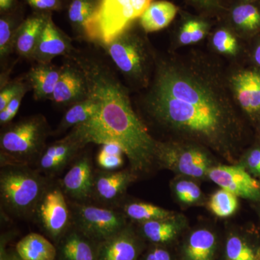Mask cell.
<instances>
[{"label":"cell","mask_w":260,"mask_h":260,"mask_svg":"<svg viewBox=\"0 0 260 260\" xmlns=\"http://www.w3.org/2000/svg\"><path fill=\"white\" fill-rule=\"evenodd\" d=\"M128 30L102 47L124 77L135 81H144L148 57L144 44Z\"/></svg>","instance_id":"obj_6"},{"label":"cell","mask_w":260,"mask_h":260,"mask_svg":"<svg viewBox=\"0 0 260 260\" xmlns=\"http://www.w3.org/2000/svg\"><path fill=\"white\" fill-rule=\"evenodd\" d=\"M88 238L81 232H71L63 239L60 247L62 260H96Z\"/></svg>","instance_id":"obj_24"},{"label":"cell","mask_w":260,"mask_h":260,"mask_svg":"<svg viewBox=\"0 0 260 260\" xmlns=\"http://www.w3.org/2000/svg\"><path fill=\"white\" fill-rule=\"evenodd\" d=\"M253 59L256 65L260 68V43L256 46L255 49H254V53H253Z\"/></svg>","instance_id":"obj_44"},{"label":"cell","mask_w":260,"mask_h":260,"mask_svg":"<svg viewBox=\"0 0 260 260\" xmlns=\"http://www.w3.org/2000/svg\"><path fill=\"white\" fill-rule=\"evenodd\" d=\"M124 154L122 148L116 143L103 144L96 155L97 165L106 172L116 171L124 164Z\"/></svg>","instance_id":"obj_30"},{"label":"cell","mask_w":260,"mask_h":260,"mask_svg":"<svg viewBox=\"0 0 260 260\" xmlns=\"http://www.w3.org/2000/svg\"><path fill=\"white\" fill-rule=\"evenodd\" d=\"M193 25H194V20H190L183 25L180 35H179V41L181 44L184 45L192 44L191 36H192Z\"/></svg>","instance_id":"obj_39"},{"label":"cell","mask_w":260,"mask_h":260,"mask_svg":"<svg viewBox=\"0 0 260 260\" xmlns=\"http://www.w3.org/2000/svg\"><path fill=\"white\" fill-rule=\"evenodd\" d=\"M208 176L222 189L244 199L260 200V182L241 166H218L210 168Z\"/></svg>","instance_id":"obj_9"},{"label":"cell","mask_w":260,"mask_h":260,"mask_svg":"<svg viewBox=\"0 0 260 260\" xmlns=\"http://www.w3.org/2000/svg\"><path fill=\"white\" fill-rule=\"evenodd\" d=\"M180 230V225L171 219L152 220L143 223V232L145 237L154 243L170 242Z\"/></svg>","instance_id":"obj_25"},{"label":"cell","mask_w":260,"mask_h":260,"mask_svg":"<svg viewBox=\"0 0 260 260\" xmlns=\"http://www.w3.org/2000/svg\"><path fill=\"white\" fill-rule=\"evenodd\" d=\"M214 47L220 52L235 54L237 51V42L232 34L225 30H218L213 37Z\"/></svg>","instance_id":"obj_35"},{"label":"cell","mask_w":260,"mask_h":260,"mask_svg":"<svg viewBox=\"0 0 260 260\" xmlns=\"http://www.w3.org/2000/svg\"><path fill=\"white\" fill-rule=\"evenodd\" d=\"M153 0H98L84 26L83 37L101 47L110 44L140 18Z\"/></svg>","instance_id":"obj_4"},{"label":"cell","mask_w":260,"mask_h":260,"mask_svg":"<svg viewBox=\"0 0 260 260\" xmlns=\"http://www.w3.org/2000/svg\"><path fill=\"white\" fill-rule=\"evenodd\" d=\"M44 178L28 166L5 164L0 173V196L3 207L19 218L35 213L47 189Z\"/></svg>","instance_id":"obj_3"},{"label":"cell","mask_w":260,"mask_h":260,"mask_svg":"<svg viewBox=\"0 0 260 260\" xmlns=\"http://www.w3.org/2000/svg\"><path fill=\"white\" fill-rule=\"evenodd\" d=\"M149 109L165 125L212 141L218 140L226 129L221 109L197 107L158 90L150 99Z\"/></svg>","instance_id":"obj_2"},{"label":"cell","mask_w":260,"mask_h":260,"mask_svg":"<svg viewBox=\"0 0 260 260\" xmlns=\"http://www.w3.org/2000/svg\"><path fill=\"white\" fill-rule=\"evenodd\" d=\"M27 89L30 90V87L26 80H14L2 85L0 90V112L6 107L12 99Z\"/></svg>","instance_id":"obj_33"},{"label":"cell","mask_w":260,"mask_h":260,"mask_svg":"<svg viewBox=\"0 0 260 260\" xmlns=\"http://www.w3.org/2000/svg\"><path fill=\"white\" fill-rule=\"evenodd\" d=\"M100 101L95 95L88 93V96L83 100L70 106L60 121L59 132L76 127L91 120L99 114L101 109Z\"/></svg>","instance_id":"obj_20"},{"label":"cell","mask_w":260,"mask_h":260,"mask_svg":"<svg viewBox=\"0 0 260 260\" xmlns=\"http://www.w3.org/2000/svg\"><path fill=\"white\" fill-rule=\"evenodd\" d=\"M234 88L238 102L249 114L260 113V70H246L235 77Z\"/></svg>","instance_id":"obj_17"},{"label":"cell","mask_w":260,"mask_h":260,"mask_svg":"<svg viewBox=\"0 0 260 260\" xmlns=\"http://www.w3.org/2000/svg\"><path fill=\"white\" fill-rule=\"evenodd\" d=\"M1 260H24L15 251L11 254H7L4 249L1 248Z\"/></svg>","instance_id":"obj_43"},{"label":"cell","mask_w":260,"mask_h":260,"mask_svg":"<svg viewBox=\"0 0 260 260\" xmlns=\"http://www.w3.org/2000/svg\"><path fill=\"white\" fill-rule=\"evenodd\" d=\"M237 198L235 194L221 188L212 195L209 202L210 210L220 218L231 216L237 210Z\"/></svg>","instance_id":"obj_31"},{"label":"cell","mask_w":260,"mask_h":260,"mask_svg":"<svg viewBox=\"0 0 260 260\" xmlns=\"http://www.w3.org/2000/svg\"><path fill=\"white\" fill-rule=\"evenodd\" d=\"M216 249L215 235L206 229L193 232L184 248L186 260H213Z\"/></svg>","instance_id":"obj_23"},{"label":"cell","mask_w":260,"mask_h":260,"mask_svg":"<svg viewBox=\"0 0 260 260\" xmlns=\"http://www.w3.org/2000/svg\"><path fill=\"white\" fill-rule=\"evenodd\" d=\"M138 251L134 236L130 231L123 229L101 242L96 251V260H136Z\"/></svg>","instance_id":"obj_16"},{"label":"cell","mask_w":260,"mask_h":260,"mask_svg":"<svg viewBox=\"0 0 260 260\" xmlns=\"http://www.w3.org/2000/svg\"><path fill=\"white\" fill-rule=\"evenodd\" d=\"M15 251L24 260H55L56 248L47 239L31 233L19 241Z\"/></svg>","instance_id":"obj_21"},{"label":"cell","mask_w":260,"mask_h":260,"mask_svg":"<svg viewBox=\"0 0 260 260\" xmlns=\"http://www.w3.org/2000/svg\"><path fill=\"white\" fill-rule=\"evenodd\" d=\"M145 260H172L167 251L162 249H155L149 253Z\"/></svg>","instance_id":"obj_41"},{"label":"cell","mask_w":260,"mask_h":260,"mask_svg":"<svg viewBox=\"0 0 260 260\" xmlns=\"http://www.w3.org/2000/svg\"><path fill=\"white\" fill-rule=\"evenodd\" d=\"M95 175L91 160L87 155L78 159L61 181L62 190L73 199L83 201L94 194Z\"/></svg>","instance_id":"obj_13"},{"label":"cell","mask_w":260,"mask_h":260,"mask_svg":"<svg viewBox=\"0 0 260 260\" xmlns=\"http://www.w3.org/2000/svg\"><path fill=\"white\" fill-rule=\"evenodd\" d=\"M88 96L86 80L76 63L61 67V74L50 100L59 105L71 106Z\"/></svg>","instance_id":"obj_12"},{"label":"cell","mask_w":260,"mask_h":260,"mask_svg":"<svg viewBox=\"0 0 260 260\" xmlns=\"http://www.w3.org/2000/svg\"><path fill=\"white\" fill-rule=\"evenodd\" d=\"M20 24L11 13L2 14L0 18V59L3 63L14 51L15 34Z\"/></svg>","instance_id":"obj_29"},{"label":"cell","mask_w":260,"mask_h":260,"mask_svg":"<svg viewBox=\"0 0 260 260\" xmlns=\"http://www.w3.org/2000/svg\"><path fill=\"white\" fill-rule=\"evenodd\" d=\"M206 31V25L202 22L195 21L193 25L192 36H191V43L200 42L204 38Z\"/></svg>","instance_id":"obj_40"},{"label":"cell","mask_w":260,"mask_h":260,"mask_svg":"<svg viewBox=\"0 0 260 260\" xmlns=\"http://www.w3.org/2000/svg\"><path fill=\"white\" fill-rule=\"evenodd\" d=\"M84 146L78 137L70 132L68 136L44 149L38 160L39 169L48 174L59 172Z\"/></svg>","instance_id":"obj_14"},{"label":"cell","mask_w":260,"mask_h":260,"mask_svg":"<svg viewBox=\"0 0 260 260\" xmlns=\"http://www.w3.org/2000/svg\"><path fill=\"white\" fill-rule=\"evenodd\" d=\"M124 211L129 218L141 223L173 218L172 212L149 203H129L126 205Z\"/></svg>","instance_id":"obj_26"},{"label":"cell","mask_w":260,"mask_h":260,"mask_svg":"<svg viewBox=\"0 0 260 260\" xmlns=\"http://www.w3.org/2000/svg\"><path fill=\"white\" fill-rule=\"evenodd\" d=\"M156 160L165 167L188 177H204L210 169L209 158L204 152L197 149H188L177 153L175 149L158 144Z\"/></svg>","instance_id":"obj_10"},{"label":"cell","mask_w":260,"mask_h":260,"mask_svg":"<svg viewBox=\"0 0 260 260\" xmlns=\"http://www.w3.org/2000/svg\"><path fill=\"white\" fill-rule=\"evenodd\" d=\"M34 214L50 237H60L69 225L70 216L64 191L57 186L47 187Z\"/></svg>","instance_id":"obj_8"},{"label":"cell","mask_w":260,"mask_h":260,"mask_svg":"<svg viewBox=\"0 0 260 260\" xmlns=\"http://www.w3.org/2000/svg\"><path fill=\"white\" fill-rule=\"evenodd\" d=\"M28 90L29 89H27L19 93L14 99L10 101L9 104L2 112H0V124L2 125L9 124L10 121L13 120V118L16 116L20 105H21L22 101H23L25 94L28 93Z\"/></svg>","instance_id":"obj_36"},{"label":"cell","mask_w":260,"mask_h":260,"mask_svg":"<svg viewBox=\"0 0 260 260\" xmlns=\"http://www.w3.org/2000/svg\"><path fill=\"white\" fill-rule=\"evenodd\" d=\"M74 221L84 236L101 242L124 229V219L120 213L94 205H77Z\"/></svg>","instance_id":"obj_7"},{"label":"cell","mask_w":260,"mask_h":260,"mask_svg":"<svg viewBox=\"0 0 260 260\" xmlns=\"http://www.w3.org/2000/svg\"><path fill=\"white\" fill-rule=\"evenodd\" d=\"M246 162L252 174L260 176V148H254L251 150L248 155Z\"/></svg>","instance_id":"obj_38"},{"label":"cell","mask_w":260,"mask_h":260,"mask_svg":"<svg viewBox=\"0 0 260 260\" xmlns=\"http://www.w3.org/2000/svg\"><path fill=\"white\" fill-rule=\"evenodd\" d=\"M86 80L88 93L100 101L93 119L72 129L86 145L113 143L122 148L133 172H144L157 158L158 144L137 116L125 88L105 65L93 59L73 56Z\"/></svg>","instance_id":"obj_1"},{"label":"cell","mask_w":260,"mask_h":260,"mask_svg":"<svg viewBox=\"0 0 260 260\" xmlns=\"http://www.w3.org/2000/svg\"><path fill=\"white\" fill-rule=\"evenodd\" d=\"M234 21L248 31L260 30V11L254 5L246 4L237 7L233 11Z\"/></svg>","instance_id":"obj_32"},{"label":"cell","mask_w":260,"mask_h":260,"mask_svg":"<svg viewBox=\"0 0 260 260\" xmlns=\"http://www.w3.org/2000/svg\"><path fill=\"white\" fill-rule=\"evenodd\" d=\"M61 74V68L55 65L37 63L29 70L26 81L32 90L35 100H50Z\"/></svg>","instance_id":"obj_18"},{"label":"cell","mask_w":260,"mask_h":260,"mask_svg":"<svg viewBox=\"0 0 260 260\" xmlns=\"http://www.w3.org/2000/svg\"><path fill=\"white\" fill-rule=\"evenodd\" d=\"M73 53L71 39L56 26L50 13L38 40L32 54V60L42 64H49L57 56H68Z\"/></svg>","instance_id":"obj_11"},{"label":"cell","mask_w":260,"mask_h":260,"mask_svg":"<svg viewBox=\"0 0 260 260\" xmlns=\"http://www.w3.org/2000/svg\"><path fill=\"white\" fill-rule=\"evenodd\" d=\"M98 0H71L68 7L70 23L78 34L83 36L84 26L93 15Z\"/></svg>","instance_id":"obj_27"},{"label":"cell","mask_w":260,"mask_h":260,"mask_svg":"<svg viewBox=\"0 0 260 260\" xmlns=\"http://www.w3.org/2000/svg\"><path fill=\"white\" fill-rule=\"evenodd\" d=\"M49 126L43 115L25 118L4 129L0 137L2 164L28 166L41 156Z\"/></svg>","instance_id":"obj_5"},{"label":"cell","mask_w":260,"mask_h":260,"mask_svg":"<svg viewBox=\"0 0 260 260\" xmlns=\"http://www.w3.org/2000/svg\"><path fill=\"white\" fill-rule=\"evenodd\" d=\"M16 0H0V11L1 14L11 13L15 9Z\"/></svg>","instance_id":"obj_42"},{"label":"cell","mask_w":260,"mask_h":260,"mask_svg":"<svg viewBox=\"0 0 260 260\" xmlns=\"http://www.w3.org/2000/svg\"><path fill=\"white\" fill-rule=\"evenodd\" d=\"M177 12L175 5L169 2H155L140 17V24L146 32L158 31L171 23Z\"/></svg>","instance_id":"obj_22"},{"label":"cell","mask_w":260,"mask_h":260,"mask_svg":"<svg viewBox=\"0 0 260 260\" xmlns=\"http://www.w3.org/2000/svg\"><path fill=\"white\" fill-rule=\"evenodd\" d=\"M34 9L39 12L51 13L53 10H59L61 8L60 0H24Z\"/></svg>","instance_id":"obj_37"},{"label":"cell","mask_w":260,"mask_h":260,"mask_svg":"<svg viewBox=\"0 0 260 260\" xmlns=\"http://www.w3.org/2000/svg\"><path fill=\"white\" fill-rule=\"evenodd\" d=\"M178 199L184 203H194L201 198V190L198 186L191 181H181L175 185Z\"/></svg>","instance_id":"obj_34"},{"label":"cell","mask_w":260,"mask_h":260,"mask_svg":"<svg viewBox=\"0 0 260 260\" xmlns=\"http://www.w3.org/2000/svg\"><path fill=\"white\" fill-rule=\"evenodd\" d=\"M134 179L133 173L127 170L104 171L95 176L93 194L102 201H114L126 190Z\"/></svg>","instance_id":"obj_19"},{"label":"cell","mask_w":260,"mask_h":260,"mask_svg":"<svg viewBox=\"0 0 260 260\" xmlns=\"http://www.w3.org/2000/svg\"><path fill=\"white\" fill-rule=\"evenodd\" d=\"M225 260H260V245H253L241 237L233 236L227 240Z\"/></svg>","instance_id":"obj_28"},{"label":"cell","mask_w":260,"mask_h":260,"mask_svg":"<svg viewBox=\"0 0 260 260\" xmlns=\"http://www.w3.org/2000/svg\"><path fill=\"white\" fill-rule=\"evenodd\" d=\"M50 13L38 11L21 22L14 40V51L19 56L32 59L38 40Z\"/></svg>","instance_id":"obj_15"}]
</instances>
